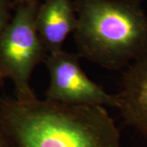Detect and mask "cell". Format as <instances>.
I'll use <instances>...</instances> for the list:
<instances>
[{
    "label": "cell",
    "instance_id": "8",
    "mask_svg": "<svg viewBox=\"0 0 147 147\" xmlns=\"http://www.w3.org/2000/svg\"><path fill=\"white\" fill-rule=\"evenodd\" d=\"M0 147H12L1 124H0Z\"/></svg>",
    "mask_w": 147,
    "mask_h": 147
},
{
    "label": "cell",
    "instance_id": "4",
    "mask_svg": "<svg viewBox=\"0 0 147 147\" xmlns=\"http://www.w3.org/2000/svg\"><path fill=\"white\" fill-rule=\"evenodd\" d=\"M79 54L63 49L48 53L46 66L49 85L45 100L68 105H98L118 108L117 95L108 93L86 74Z\"/></svg>",
    "mask_w": 147,
    "mask_h": 147
},
{
    "label": "cell",
    "instance_id": "9",
    "mask_svg": "<svg viewBox=\"0 0 147 147\" xmlns=\"http://www.w3.org/2000/svg\"><path fill=\"white\" fill-rule=\"evenodd\" d=\"M41 0H15L14 3H38Z\"/></svg>",
    "mask_w": 147,
    "mask_h": 147
},
{
    "label": "cell",
    "instance_id": "3",
    "mask_svg": "<svg viewBox=\"0 0 147 147\" xmlns=\"http://www.w3.org/2000/svg\"><path fill=\"white\" fill-rule=\"evenodd\" d=\"M39 3H14L11 19L0 37V72L12 81L16 100L20 101L37 99L30 79L34 69L47 53L36 28Z\"/></svg>",
    "mask_w": 147,
    "mask_h": 147
},
{
    "label": "cell",
    "instance_id": "7",
    "mask_svg": "<svg viewBox=\"0 0 147 147\" xmlns=\"http://www.w3.org/2000/svg\"><path fill=\"white\" fill-rule=\"evenodd\" d=\"M12 7H14V3L11 0H0V37L5 31L11 19V9Z\"/></svg>",
    "mask_w": 147,
    "mask_h": 147
},
{
    "label": "cell",
    "instance_id": "5",
    "mask_svg": "<svg viewBox=\"0 0 147 147\" xmlns=\"http://www.w3.org/2000/svg\"><path fill=\"white\" fill-rule=\"evenodd\" d=\"M117 97L124 122L147 137V50L127 66Z\"/></svg>",
    "mask_w": 147,
    "mask_h": 147
},
{
    "label": "cell",
    "instance_id": "2",
    "mask_svg": "<svg viewBox=\"0 0 147 147\" xmlns=\"http://www.w3.org/2000/svg\"><path fill=\"white\" fill-rule=\"evenodd\" d=\"M74 32L80 57L100 67H127L147 50V15L126 0H74Z\"/></svg>",
    "mask_w": 147,
    "mask_h": 147
},
{
    "label": "cell",
    "instance_id": "1",
    "mask_svg": "<svg viewBox=\"0 0 147 147\" xmlns=\"http://www.w3.org/2000/svg\"><path fill=\"white\" fill-rule=\"evenodd\" d=\"M0 124L12 147H121L103 106L0 99Z\"/></svg>",
    "mask_w": 147,
    "mask_h": 147
},
{
    "label": "cell",
    "instance_id": "11",
    "mask_svg": "<svg viewBox=\"0 0 147 147\" xmlns=\"http://www.w3.org/2000/svg\"><path fill=\"white\" fill-rule=\"evenodd\" d=\"M126 1L133 2V3H141V4H142V2H143V1H145V0H126Z\"/></svg>",
    "mask_w": 147,
    "mask_h": 147
},
{
    "label": "cell",
    "instance_id": "10",
    "mask_svg": "<svg viewBox=\"0 0 147 147\" xmlns=\"http://www.w3.org/2000/svg\"><path fill=\"white\" fill-rule=\"evenodd\" d=\"M5 78H4V76L2 74V73L0 72V90L2 89V88L3 87V85H4V82H5Z\"/></svg>",
    "mask_w": 147,
    "mask_h": 147
},
{
    "label": "cell",
    "instance_id": "6",
    "mask_svg": "<svg viewBox=\"0 0 147 147\" xmlns=\"http://www.w3.org/2000/svg\"><path fill=\"white\" fill-rule=\"evenodd\" d=\"M77 25L74 0H43L36 14V28L47 54L62 49Z\"/></svg>",
    "mask_w": 147,
    "mask_h": 147
}]
</instances>
